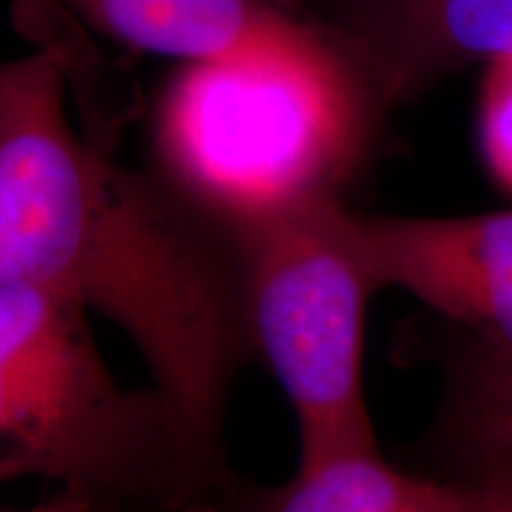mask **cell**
I'll list each match as a JSON object with an SVG mask.
<instances>
[{"instance_id": "cell-10", "label": "cell", "mask_w": 512, "mask_h": 512, "mask_svg": "<svg viewBox=\"0 0 512 512\" xmlns=\"http://www.w3.org/2000/svg\"><path fill=\"white\" fill-rule=\"evenodd\" d=\"M479 512H512V475L484 470L477 479Z\"/></svg>"}, {"instance_id": "cell-4", "label": "cell", "mask_w": 512, "mask_h": 512, "mask_svg": "<svg viewBox=\"0 0 512 512\" xmlns=\"http://www.w3.org/2000/svg\"><path fill=\"white\" fill-rule=\"evenodd\" d=\"M339 197L230 230L254 361L290 401L299 458L377 446L363 392L366 309L377 287Z\"/></svg>"}, {"instance_id": "cell-9", "label": "cell", "mask_w": 512, "mask_h": 512, "mask_svg": "<svg viewBox=\"0 0 512 512\" xmlns=\"http://www.w3.org/2000/svg\"><path fill=\"white\" fill-rule=\"evenodd\" d=\"M479 143L491 176L512 192V55L489 62L479 98Z\"/></svg>"}, {"instance_id": "cell-6", "label": "cell", "mask_w": 512, "mask_h": 512, "mask_svg": "<svg viewBox=\"0 0 512 512\" xmlns=\"http://www.w3.org/2000/svg\"><path fill=\"white\" fill-rule=\"evenodd\" d=\"M93 27L183 64L233 60L311 41L320 31L280 0H67Z\"/></svg>"}, {"instance_id": "cell-11", "label": "cell", "mask_w": 512, "mask_h": 512, "mask_svg": "<svg viewBox=\"0 0 512 512\" xmlns=\"http://www.w3.org/2000/svg\"><path fill=\"white\" fill-rule=\"evenodd\" d=\"M24 512H95V510L86 501H81L79 496L67 494V491H57L50 501Z\"/></svg>"}, {"instance_id": "cell-12", "label": "cell", "mask_w": 512, "mask_h": 512, "mask_svg": "<svg viewBox=\"0 0 512 512\" xmlns=\"http://www.w3.org/2000/svg\"><path fill=\"white\" fill-rule=\"evenodd\" d=\"M280 3H285L287 8H292V10H294V0H280Z\"/></svg>"}, {"instance_id": "cell-2", "label": "cell", "mask_w": 512, "mask_h": 512, "mask_svg": "<svg viewBox=\"0 0 512 512\" xmlns=\"http://www.w3.org/2000/svg\"><path fill=\"white\" fill-rule=\"evenodd\" d=\"M24 477L95 512H223L238 472L155 384L114 377L88 311L0 283V482Z\"/></svg>"}, {"instance_id": "cell-5", "label": "cell", "mask_w": 512, "mask_h": 512, "mask_svg": "<svg viewBox=\"0 0 512 512\" xmlns=\"http://www.w3.org/2000/svg\"><path fill=\"white\" fill-rule=\"evenodd\" d=\"M351 235L377 292L396 287L465 325L486 349L512 354V211L368 216Z\"/></svg>"}, {"instance_id": "cell-3", "label": "cell", "mask_w": 512, "mask_h": 512, "mask_svg": "<svg viewBox=\"0 0 512 512\" xmlns=\"http://www.w3.org/2000/svg\"><path fill=\"white\" fill-rule=\"evenodd\" d=\"M382 102L349 46L183 64L155 114L159 176L228 230L339 197Z\"/></svg>"}, {"instance_id": "cell-1", "label": "cell", "mask_w": 512, "mask_h": 512, "mask_svg": "<svg viewBox=\"0 0 512 512\" xmlns=\"http://www.w3.org/2000/svg\"><path fill=\"white\" fill-rule=\"evenodd\" d=\"M57 41L0 60V283L112 320L152 382L214 451L254 361L233 235L162 176L81 136Z\"/></svg>"}, {"instance_id": "cell-8", "label": "cell", "mask_w": 512, "mask_h": 512, "mask_svg": "<svg viewBox=\"0 0 512 512\" xmlns=\"http://www.w3.org/2000/svg\"><path fill=\"white\" fill-rule=\"evenodd\" d=\"M453 422L484 470L512 475V354L484 347L463 370Z\"/></svg>"}, {"instance_id": "cell-7", "label": "cell", "mask_w": 512, "mask_h": 512, "mask_svg": "<svg viewBox=\"0 0 512 512\" xmlns=\"http://www.w3.org/2000/svg\"><path fill=\"white\" fill-rule=\"evenodd\" d=\"M223 512H479V486L408 475L370 446L299 458L278 486L238 475Z\"/></svg>"}]
</instances>
